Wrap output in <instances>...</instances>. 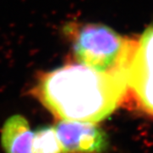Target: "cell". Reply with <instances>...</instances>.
Masks as SVG:
<instances>
[{
	"instance_id": "cell-1",
	"label": "cell",
	"mask_w": 153,
	"mask_h": 153,
	"mask_svg": "<svg viewBox=\"0 0 153 153\" xmlns=\"http://www.w3.org/2000/svg\"><path fill=\"white\" fill-rule=\"evenodd\" d=\"M128 67L101 72L68 63L40 74L32 94L60 121L95 123L111 114L124 97Z\"/></svg>"
},
{
	"instance_id": "cell-2",
	"label": "cell",
	"mask_w": 153,
	"mask_h": 153,
	"mask_svg": "<svg viewBox=\"0 0 153 153\" xmlns=\"http://www.w3.org/2000/svg\"><path fill=\"white\" fill-rule=\"evenodd\" d=\"M64 33L76 62L101 72L128 66L136 45L101 24L69 23Z\"/></svg>"
},
{
	"instance_id": "cell-3",
	"label": "cell",
	"mask_w": 153,
	"mask_h": 153,
	"mask_svg": "<svg viewBox=\"0 0 153 153\" xmlns=\"http://www.w3.org/2000/svg\"><path fill=\"white\" fill-rule=\"evenodd\" d=\"M128 88L139 106L153 116V25L136 43L128 67Z\"/></svg>"
},
{
	"instance_id": "cell-4",
	"label": "cell",
	"mask_w": 153,
	"mask_h": 153,
	"mask_svg": "<svg viewBox=\"0 0 153 153\" xmlns=\"http://www.w3.org/2000/svg\"><path fill=\"white\" fill-rule=\"evenodd\" d=\"M55 128L62 153H101L108 146L106 134L94 123L60 121Z\"/></svg>"
},
{
	"instance_id": "cell-5",
	"label": "cell",
	"mask_w": 153,
	"mask_h": 153,
	"mask_svg": "<svg viewBox=\"0 0 153 153\" xmlns=\"http://www.w3.org/2000/svg\"><path fill=\"white\" fill-rule=\"evenodd\" d=\"M33 137L28 121L22 115H14L3 126L1 144L5 153H32Z\"/></svg>"
},
{
	"instance_id": "cell-6",
	"label": "cell",
	"mask_w": 153,
	"mask_h": 153,
	"mask_svg": "<svg viewBox=\"0 0 153 153\" xmlns=\"http://www.w3.org/2000/svg\"><path fill=\"white\" fill-rule=\"evenodd\" d=\"M32 153H62L55 127L43 126L33 133Z\"/></svg>"
}]
</instances>
